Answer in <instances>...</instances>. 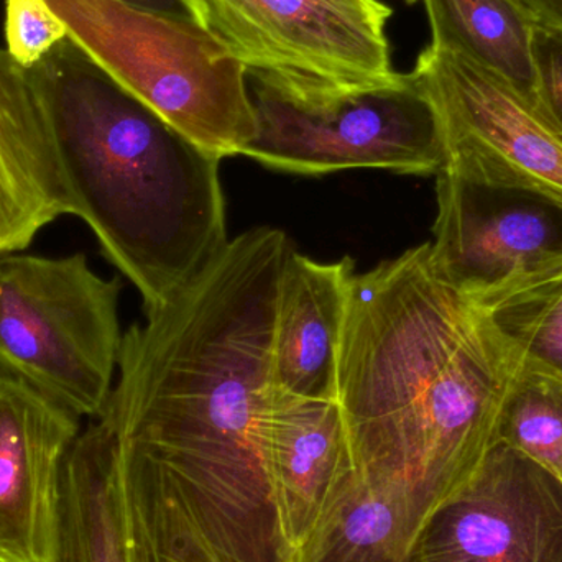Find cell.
I'll use <instances>...</instances> for the list:
<instances>
[{"instance_id": "cell-1", "label": "cell", "mask_w": 562, "mask_h": 562, "mask_svg": "<svg viewBox=\"0 0 562 562\" xmlns=\"http://www.w3.org/2000/svg\"><path fill=\"white\" fill-rule=\"evenodd\" d=\"M286 234L229 240L122 337L101 419L132 510L181 562H284L262 461Z\"/></svg>"}, {"instance_id": "cell-2", "label": "cell", "mask_w": 562, "mask_h": 562, "mask_svg": "<svg viewBox=\"0 0 562 562\" xmlns=\"http://www.w3.org/2000/svg\"><path fill=\"white\" fill-rule=\"evenodd\" d=\"M518 359L429 244L356 273L336 402L357 477L402 492L419 531L494 445Z\"/></svg>"}, {"instance_id": "cell-3", "label": "cell", "mask_w": 562, "mask_h": 562, "mask_svg": "<svg viewBox=\"0 0 562 562\" xmlns=\"http://www.w3.org/2000/svg\"><path fill=\"white\" fill-rule=\"evenodd\" d=\"M29 71L71 216L134 283L145 313L157 310L229 243L221 158L119 85L71 36Z\"/></svg>"}, {"instance_id": "cell-4", "label": "cell", "mask_w": 562, "mask_h": 562, "mask_svg": "<svg viewBox=\"0 0 562 562\" xmlns=\"http://www.w3.org/2000/svg\"><path fill=\"white\" fill-rule=\"evenodd\" d=\"M46 2L86 55L214 157L256 137L249 71L210 26L121 0Z\"/></svg>"}, {"instance_id": "cell-5", "label": "cell", "mask_w": 562, "mask_h": 562, "mask_svg": "<svg viewBox=\"0 0 562 562\" xmlns=\"http://www.w3.org/2000/svg\"><path fill=\"white\" fill-rule=\"evenodd\" d=\"M256 137L243 155L288 173L375 168L438 175L448 160L441 119L412 72L337 86L249 72Z\"/></svg>"}, {"instance_id": "cell-6", "label": "cell", "mask_w": 562, "mask_h": 562, "mask_svg": "<svg viewBox=\"0 0 562 562\" xmlns=\"http://www.w3.org/2000/svg\"><path fill=\"white\" fill-rule=\"evenodd\" d=\"M119 279L85 254L0 256V376L78 418H98L111 396L122 347Z\"/></svg>"}, {"instance_id": "cell-7", "label": "cell", "mask_w": 562, "mask_h": 562, "mask_svg": "<svg viewBox=\"0 0 562 562\" xmlns=\"http://www.w3.org/2000/svg\"><path fill=\"white\" fill-rule=\"evenodd\" d=\"M211 29L249 72L356 86L386 81L392 68L382 0H206Z\"/></svg>"}, {"instance_id": "cell-8", "label": "cell", "mask_w": 562, "mask_h": 562, "mask_svg": "<svg viewBox=\"0 0 562 562\" xmlns=\"http://www.w3.org/2000/svg\"><path fill=\"white\" fill-rule=\"evenodd\" d=\"M436 180L432 269L481 300L562 257V200L518 181L491 180L446 161Z\"/></svg>"}, {"instance_id": "cell-9", "label": "cell", "mask_w": 562, "mask_h": 562, "mask_svg": "<svg viewBox=\"0 0 562 562\" xmlns=\"http://www.w3.org/2000/svg\"><path fill=\"white\" fill-rule=\"evenodd\" d=\"M412 75L441 119L446 161L562 200V134L510 86L464 56L429 45Z\"/></svg>"}, {"instance_id": "cell-10", "label": "cell", "mask_w": 562, "mask_h": 562, "mask_svg": "<svg viewBox=\"0 0 562 562\" xmlns=\"http://www.w3.org/2000/svg\"><path fill=\"white\" fill-rule=\"evenodd\" d=\"M412 562H562V482L494 442L471 481L426 521Z\"/></svg>"}, {"instance_id": "cell-11", "label": "cell", "mask_w": 562, "mask_h": 562, "mask_svg": "<svg viewBox=\"0 0 562 562\" xmlns=\"http://www.w3.org/2000/svg\"><path fill=\"white\" fill-rule=\"evenodd\" d=\"M262 461L284 562H306L357 482L336 400L273 390L263 419Z\"/></svg>"}, {"instance_id": "cell-12", "label": "cell", "mask_w": 562, "mask_h": 562, "mask_svg": "<svg viewBox=\"0 0 562 562\" xmlns=\"http://www.w3.org/2000/svg\"><path fill=\"white\" fill-rule=\"evenodd\" d=\"M81 418L0 376V562H55L63 469Z\"/></svg>"}, {"instance_id": "cell-13", "label": "cell", "mask_w": 562, "mask_h": 562, "mask_svg": "<svg viewBox=\"0 0 562 562\" xmlns=\"http://www.w3.org/2000/svg\"><path fill=\"white\" fill-rule=\"evenodd\" d=\"M71 214L48 115L30 76L0 48V256L29 249Z\"/></svg>"}, {"instance_id": "cell-14", "label": "cell", "mask_w": 562, "mask_h": 562, "mask_svg": "<svg viewBox=\"0 0 562 562\" xmlns=\"http://www.w3.org/2000/svg\"><path fill=\"white\" fill-rule=\"evenodd\" d=\"M356 262H316L291 249L277 296L272 380L276 390L336 400L337 357Z\"/></svg>"}, {"instance_id": "cell-15", "label": "cell", "mask_w": 562, "mask_h": 562, "mask_svg": "<svg viewBox=\"0 0 562 562\" xmlns=\"http://www.w3.org/2000/svg\"><path fill=\"white\" fill-rule=\"evenodd\" d=\"M55 562H134L119 446L101 419L79 432L63 469Z\"/></svg>"}, {"instance_id": "cell-16", "label": "cell", "mask_w": 562, "mask_h": 562, "mask_svg": "<svg viewBox=\"0 0 562 562\" xmlns=\"http://www.w3.org/2000/svg\"><path fill=\"white\" fill-rule=\"evenodd\" d=\"M423 3L431 29L429 46L464 56L497 76L544 117L533 61L537 20L520 0Z\"/></svg>"}, {"instance_id": "cell-17", "label": "cell", "mask_w": 562, "mask_h": 562, "mask_svg": "<svg viewBox=\"0 0 562 562\" xmlns=\"http://www.w3.org/2000/svg\"><path fill=\"white\" fill-rule=\"evenodd\" d=\"M475 301L520 366L562 376V257Z\"/></svg>"}, {"instance_id": "cell-18", "label": "cell", "mask_w": 562, "mask_h": 562, "mask_svg": "<svg viewBox=\"0 0 562 562\" xmlns=\"http://www.w3.org/2000/svg\"><path fill=\"white\" fill-rule=\"evenodd\" d=\"M418 535L402 492L357 477L349 501L306 562H412Z\"/></svg>"}, {"instance_id": "cell-19", "label": "cell", "mask_w": 562, "mask_h": 562, "mask_svg": "<svg viewBox=\"0 0 562 562\" xmlns=\"http://www.w3.org/2000/svg\"><path fill=\"white\" fill-rule=\"evenodd\" d=\"M494 442L510 446L562 482V376L518 363Z\"/></svg>"}, {"instance_id": "cell-20", "label": "cell", "mask_w": 562, "mask_h": 562, "mask_svg": "<svg viewBox=\"0 0 562 562\" xmlns=\"http://www.w3.org/2000/svg\"><path fill=\"white\" fill-rule=\"evenodd\" d=\"M66 36L46 0H5V49L23 68H33Z\"/></svg>"}, {"instance_id": "cell-21", "label": "cell", "mask_w": 562, "mask_h": 562, "mask_svg": "<svg viewBox=\"0 0 562 562\" xmlns=\"http://www.w3.org/2000/svg\"><path fill=\"white\" fill-rule=\"evenodd\" d=\"M533 61L544 117L562 134V32L537 23Z\"/></svg>"}, {"instance_id": "cell-22", "label": "cell", "mask_w": 562, "mask_h": 562, "mask_svg": "<svg viewBox=\"0 0 562 562\" xmlns=\"http://www.w3.org/2000/svg\"><path fill=\"white\" fill-rule=\"evenodd\" d=\"M121 2L148 10V12L194 20L211 29L210 7L206 0H121Z\"/></svg>"}, {"instance_id": "cell-23", "label": "cell", "mask_w": 562, "mask_h": 562, "mask_svg": "<svg viewBox=\"0 0 562 562\" xmlns=\"http://www.w3.org/2000/svg\"><path fill=\"white\" fill-rule=\"evenodd\" d=\"M537 23L562 32V0H520Z\"/></svg>"}, {"instance_id": "cell-24", "label": "cell", "mask_w": 562, "mask_h": 562, "mask_svg": "<svg viewBox=\"0 0 562 562\" xmlns=\"http://www.w3.org/2000/svg\"><path fill=\"white\" fill-rule=\"evenodd\" d=\"M132 561H134V562H175L171 560H165V558H161V557H157V554H150V553H145V551L135 550L134 547H132Z\"/></svg>"}, {"instance_id": "cell-25", "label": "cell", "mask_w": 562, "mask_h": 562, "mask_svg": "<svg viewBox=\"0 0 562 562\" xmlns=\"http://www.w3.org/2000/svg\"><path fill=\"white\" fill-rule=\"evenodd\" d=\"M403 2H405L406 5H413V3L418 2V0H403Z\"/></svg>"}]
</instances>
